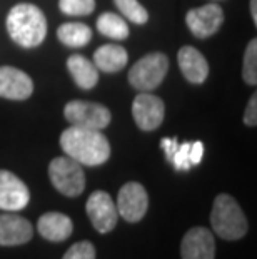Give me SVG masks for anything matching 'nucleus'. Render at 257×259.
<instances>
[{"label":"nucleus","instance_id":"nucleus-1","mask_svg":"<svg viewBox=\"0 0 257 259\" xmlns=\"http://www.w3.org/2000/svg\"><path fill=\"white\" fill-rule=\"evenodd\" d=\"M60 147L65 156L84 166H100L111 157V144L100 131L72 125L60 136Z\"/></svg>","mask_w":257,"mask_h":259},{"label":"nucleus","instance_id":"nucleus-2","mask_svg":"<svg viewBox=\"0 0 257 259\" xmlns=\"http://www.w3.org/2000/svg\"><path fill=\"white\" fill-rule=\"evenodd\" d=\"M7 30L19 46L25 49L37 47L47 35L45 15L35 5L19 4L9 12Z\"/></svg>","mask_w":257,"mask_h":259},{"label":"nucleus","instance_id":"nucleus-3","mask_svg":"<svg viewBox=\"0 0 257 259\" xmlns=\"http://www.w3.org/2000/svg\"><path fill=\"white\" fill-rule=\"evenodd\" d=\"M211 224L219 238L237 241L247 233V219L237 201L229 194H219L211 212Z\"/></svg>","mask_w":257,"mask_h":259},{"label":"nucleus","instance_id":"nucleus-4","mask_svg":"<svg viewBox=\"0 0 257 259\" xmlns=\"http://www.w3.org/2000/svg\"><path fill=\"white\" fill-rule=\"evenodd\" d=\"M48 178L60 194L67 197H77L85 189V174L82 170V164L69 156L54 159L48 166Z\"/></svg>","mask_w":257,"mask_h":259},{"label":"nucleus","instance_id":"nucleus-5","mask_svg":"<svg viewBox=\"0 0 257 259\" xmlns=\"http://www.w3.org/2000/svg\"><path fill=\"white\" fill-rule=\"evenodd\" d=\"M169 70V59L166 54L152 52L137 60L129 72V82L137 91L149 92L161 85Z\"/></svg>","mask_w":257,"mask_h":259},{"label":"nucleus","instance_id":"nucleus-6","mask_svg":"<svg viewBox=\"0 0 257 259\" xmlns=\"http://www.w3.org/2000/svg\"><path fill=\"white\" fill-rule=\"evenodd\" d=\"M65 119L72 125L84 129L104 131L111 124V111L104 107L102 104L85 102V101H72L64 109Z\"/></svg>","mask_w":257,"mask_h":259},{"label":"nucleus","instance_id":"nucleus-7","mask_svg":"<svg viewBox=\"0 0 257 259\" xmlns=\"http://www.w3.org/2000/svg\"><path fill=\"white\" fill-rule=\"evenodd\" d=\"M85 211L92 226L102 234L111 233L117 226V219H119L117 206L111 197V194H107V192L104 191L92 192L90 197L87 199Z\"/></svg>","mask_w":257,"mask_h":259},{"label":"nucleus","instance_id":"nucleus-8","mask_svg":"<svg viewBox=\"0 0 257 259\" xmlns=\"http://www.w3.org/2000/svg\"><path fill=\"white\" fill-rule=\"evenodd\" d=\"M149 207V197L144 186L139 183H127L122 186L117 196V212L127 223H139Z\"/></svg>","mask_w":257,"mask_h":259},{"label":"nucleus","instance_id":"nucleus-9","mask_svg":"<svg viewBox=\"0 0 257 259\" xmlns=\"http://www.w3.org/2000/svg\"><path fill=\"white\" fill-rule=\"evenodd\" d=\"M132 114L139 129L150 132L162 124L164 115H166V106H164L162 99L142 92L135 97L132 104Z\"/></svg>","mask_w":257,"mask_h":259},{"label":"nucleus","instance_id":"nucleus-10","mask_svg":"<svg viewBox=\"0 0 257 259\" xmlns=\"http://www.w3.org/2000/svg\"><path fill=\"white\" fill-rule=\"evenodd\" d=\"M30 201V192L17 176L0 169V209L7 212L22 211Z\"/></svg>","mask_w":257,"mask_h":259},{"label":"nucleus","instance_id":"nucleus-11","mask_svg":"<svg viewBox=\"0 0 257 259\" xmlns=\"http://www.w3.org/2000/svg\"><path fill=\"white\" fill-rule=\"evenodd\" d=\"M185 22H187V27L195 37L207 38L221 29V25L224 24V12L219 5L209 4L200 9L189 10Z\"/></svg>","mask_w":257,"mask_h":259},{"label":"nucleus","instance_id":"nucleus-12","mask_svg":"<svg viewBox=\"0 0 257 259\" xmlns=\"http://www.w3.org/2000/svg\"><path fill=\"white\" fill-rule=\"evenodd\" d=\"M180 257L182 259H214L216 241L209 229L192 228L189 229L180 242Z\"/></svg>","mask_w":257,"mask_h":259},{"label":"nucleus","instance_id":"nucleus-13","mask_svg":"<svg viewBox=\"0 0 257 259\" xmlns=\"http://www.w3.org/2000/svg\"><path fill=\"white\" fill-rule=\"evenodd\" d=\"M34 92V82L22 70L5 65L0 67V97L10 101H24Z\"/></svg>","mask_w":257,"mask_h":259},{"label":"nucleus","instance_id":"nucleus-14","mask_svg":"<svg viewBox=\"0 0 257 259\" xmlns=\"http://www.w3.org/2000/svg\"><path fill=\"white\" fill-rule=\"evenodd\" d=\"M34 238V228L14 212L0 214V246H20Z\"/></svg>","mask_w":257,"mask_h":259},{"label":"nucleus","instance_id":"nucleus-15","mask_svg":"<svg viewBox=\"0 0 257 259\" xmlns=\"http://www.w3.org/2000/svg\"><path fill=\"white\" fill-rule=\"evenodd\" d=\"M37 231L43 239L50 242H62L70 238L74 231V223L62 212H45L37 223Z\"/></svg>","mask_w":257,"mask_h":259},{"label":"nucleus","instance_id":"nucleus-16","mask_svg":"<svg viewBox=\"0 0 257 259\" xmlns=\"http://www.w3.org/2000/svg\"><path fill=\"white\" fill-rule=\"evenodd\" d=\"M177 60L184 77L192 84H202L209 75V64L197 49L182 47L177 54Z\"/></svg>","mask_w":257,"mask_h":259},{"label":"nucleus","instance_id":"nucleus-17","mask_svg":"<svg viewBox=\"0 0 257 259\" xmlns=\"http://www.w3.org/2000/svg\"><path fill=\"white\" fill-rule=\"evenodd\" d=\"M127 51L120 46L107 44L100 49H97L94 54L95 67H99L104 72H119L127 65Z\"/></svg>","mask_w":257,"mask_h":259},{"label":"nucleus","instance_id":"nucleus-18","mask_svg":"<svg viewBox=\"0 0 257 259\" xmlns=\"http://www.w3.org/2000/svg\"><path fill=\"white\" fill-rule=\"evenodd\" d=\"M67 67L72 74L75 84L80 89H92L99 80V70L89 59L82 56H72L67 60Z\"/></svg>","mask_w":257,"mask_h":259},{"label":"nucleus","instance_id":"nucleus-19","mask_svg":"<svg viewBox=\"0 0 257 259\" xmlns=\"http://www.w3.org/2000/svg\"><path fill=\"white\" fill-rule=\"evenodd\" d=\"M59 40L69 47H82L89 44L92 38V30L85 24H64L57 30Z\"/></svg>","mask_w":257,"mask_h":259},{"label":"nucleus","instance_id":"nucleus-20","mask_svg":"<svg viewBox=\"0 0 257 259\" xmlns=\"http://www.w3.org/2000/svg\"><path fill=\"white\" fill-rule=\"evenodd\" d=\"M97 29L100 34L111 37V38H127L129 35V27L124 22V19H120L116 14H104L97 20Z\"/></svg>","mask_w":257,"mask_h":259},{"label":"nucleus","instance_id":"nucleus-21","mask_svg":"<svg viewBox=\"0 0 257 259\" xmlns=\"http://www.w3.org/2000/svg\"><path fill=\"white\" fill-rule=\"evenodd\" d=\"M242 77L245 84L255 85L257 84V40L252 38L245 49L244 56V67H242Z\"/></svg>","mask_w":257,"mask_h":259},{"label":"nucleus","instance_id":"nucleus-22","mask_svg":"<svg viewBox=\"0 0 257 259\" xmlns=\"http://www.w3.org/2000/svg\"><path fill=\"white\" fill-rule=\"evenodd\" d=\"M114 2H116L120 12H122L130 22H134V24L142 25L149 19L147 10L142 7L137 0H114Z\"/></svg>","mask_w":257,"mask_h":259},{"label":"nucleus","instance_id":"nucleus-23","mask_svg":"<svg viewBox=\"0 0 257 259\" xmlns=\"http://www.w3.org/2000/svg\"><path fill=\"white\" fill-rule=\"evenodd\" d=\"M60 10L67 15H89L94 12V0H60Z\"/></svg>","mask_w":257,"mask_h":259},{"label":"nucleus","instance_id":"nucleus-24","mask_svg":"<svg viewBox=\"0 0 257 259\" xmlns=\"http://www.w3.org/2000/svg\"><path fill=\"white\" fill-rule=\"evenodd\" d=\"M62 259H95V247L89 241L75 242L74 246L69 247Z\"/></svg>","mask_w":257,"mask_h":259},{"label":"nucleus","instance_id":"nucleus-25","mask_svg":"<svg viewBox=\"0 0 257 259\" xmlns=\"http://www.w3.org/2000/svg\"><path fill=\"white\" fill-rule=\"evenodd\" d=\"M189 151H190V144L189 142H184V144H179L176 154L172 156L171 161L174 162L177 170H189L190 169V157H189Z\"/></svg>","mask_w":257,"mask_h":259},{"label":"nucleus","instance_id":"nucleus-26","mask_svg":"<svg viewBox=\"0 0 257 259\" xmlns=\"http://www.w3.org/2000/svg\"><path fill=\"white\" fill-rule=\"evenodd\" d=\"M244 124L249 125V127H254V125L257 124V96L255 94L250 97V101L247 104V109H245Z\"/></svg>","mask_w":257,"mask_h":259},{"label":"nucleus","instance_id":"nucleus-27","mask_svg":"<svg viewBox=\"0 0 257 259\" xmlns=\"http://www.w3.org/2000/svg\"><path fill=\"white\" fill-rule=\"evenodd\" d=\"M202 156H204V144H202V142H194V144H190L189 157H190V164H192V166H197V164L202 161Z\"/></svg>","mask_w":257,"mask_h":259},{"label":"nucleus","instance_id":"nucleus-28","mask_svg":"<svg viewBox=\"0 0 257 259\" xmlns=\"http://www.w3.org/2000/svg\"><path fill=\"white\" fill-rule=\"evenodd\" d=\"M161 146L164 147V151H166L167 161H171L172 156H174V154H176V151H177L179 142H177V139H162Z\"/></svg>","mask_w":257,"mask_h":259},{"label":"nucleus","instance_id":"nucleus-29","mask_svg":"<svg viewBox=\"0 0 257 259\" xmlns=\"http://www.w3.org/2000/svg\"><path fill=\"white\" fill-rule=\"evenodd\" d=\"M250 14H252V20L257 24V0H250Z\"/></svg>","mask_w":257,"mask_h":259}]
</instances>
